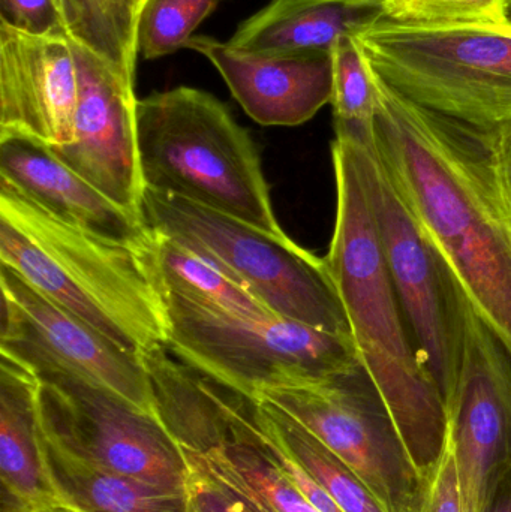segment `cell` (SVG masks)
<instances>
[{"label":"cell","instance_id":"603a6c76","mask_svg":"<svg viewBox=\"0 0 511 512\" xmlns=\"http://www.w3.org/2000/svg\"><path fill=\"white\" fill-rule=\"evenodd\" d=\"M333 57V122L335 138L374 147L377 96L371 71L354 36L336 44Z\"/></svg>","mask_w":511,"mask_h":512},{"label":"cell","instance_id":"5b68a950","mask_svg":"<svg viewBox=\"0 0 511 512\" xmlns=\"http://www.w3.org/2000/svg\"><path fill=\"white\" fill-rule=\"evenodd\" d=\"M369 69L420 110L511 135V26L425 27L378 21L354 36Z\"/></svg>","mask_w":511,"mask_h":512},{"label":"cell","instance_id":"7c38bea8","mask_svg":"<svg viewBox=\"0 0 511 512\" xmlns=\"http://www.w3.org/2000/svg\"><path fill=\"white\" fill-rule=\"evenodd\" d=\"M461 316V370L447 420L465 512H483L511 468V355L464 292Z\"/></svg>","mask_w":511,"mask_h":512},{"label":"cell","instance_id":"7402d4cb","mask_svg":"<svg viewBox=\"0 0 511 512\" xmlns=\"http://www.w3.org/2000/svg\"><path fill=\"white\" fill-rule=\"evenodd\" d=\"M255 421L293 456L344 512H389L365 481L320 439L270 400H252Z\"/></svg>","mask_w":511,"mask_h":512},{"label":"cell","instance_id":"4dcf8cb0","mask_svg":"<svg viewBox=\"0 0 511 512\" xmlns=\"http://www.w3.org/2000/svg\"><path fill=\"white\" fill-rule=\"evenodd\" d=\"M483 512H511V468L492 490Z\"/></svg>","mask_w":511,"mask_h":512},{"label":"cell","instance_id":"e575fe53","mask_svg":"<svg viewBox=\"0 0 511 512\" xmlns=\"http://www.w3.org/2000/svg\"><path fill=\"white\" fill-rule=\"evenodd\" d=\"M140 2H141V8H143L144 2H146V0H140Z\"/></svg>","mask_w":511,"mask_h":512},{"label":"cell","instance_id":"9a60e30c","mask_svg":"<svg viewBox=\"0 0 511 512\" xmlns=\"http://www.w3.org/2000/svg\"><path fill=\"white\" fill-rule=\"evenodd\" d=\"M186 48L218 69L234 99L260 125H303L332 102V54L254 53L210 36H194Z\"/></svg>","mask_w":511,"mask_h":512},{"label":"cell","instance_id":"ba28073f","mask_svg":"<svg viewBox=\"0 0 511 512\" xmlns=\"http://www.w3.org/2000/svg\"><path fill=\"white\" fill-rule=\"evenodd\" d=\"M351 144L405 321L423 363L447 403L455 393L461 370V286L399 198L374 147Z\"/></svg>","mask_w":511,"mask_h":512},{"label":"cell","instance_id":"52a82bcc","mask_svg":"<svg viewBox=\"0 0 511 512\" xmlns=\"http://www.w3.org/2000/svg\"><path fill=\"white\" fill-rule=\"evenodd\" d=\"M147 227L188 246L245 286L275 315L351 336L326 259L288 237L174 195L144 191Z\"/></svg>","mask_w":511,"mask_h":512},{"label":"cell","instance_id":"ffe728a7","mask_svg":"<svg viewBox=\"0 0 511 512\" xmlns=\"http://www.w3.org/2000/svg\"><path fill=\"white\" fill-rule=\"evenodd\" d=\"M45 475L56 495L83 512H188L186 492L98 468L51 438L38 420Z\"/></svg>","mask_w":511,"mask_h":512},{"label":"cell","instance_id":"6da1fadb","mask_svg":"<svg viewBox=\"0 0 511 512\" xmlns=\"http://www.w3.org/2000/svg\"><path fill=\"white\" fill-rule=\"evenodd\" d=\"M371 75L377 96L374 150L381 167L465 297L511 355L506 138L420 110Z\"/></svg>","mask_w":511,"mask_h":512},{"label":"cell","instance_id":"836d02e7","mask_svg":"<svg viewBox=\"0 0 511 512\" xmlns=\"http://www.w3.org/2000/svg\"><path fill=\"white\" fill-rule=\"evenodd\" d=\"M509 18H510V23H511V0H510V3H509Z\"/></svg>","mask_w":511,"mask_h":512},{"label":"cell","instance_id":"4316f807","mask_svg":"<svg viewBox=\"0 0 511 512\" xmlns=\"http://www.w3.org/2000/svg\"><path fill=\"white\" fill-rule=\"evenodd\" d=\"M180 448L188 463V512H255L239 493L234 492L204 465L197 453L182 445Z\"/></svg>","mask_w":511,"mask_h":512},{"label":"cell","instance_id":"7a4b0ae2","mask_svg":"<svg viewBox=\"0 0 511 512\" xmlns=\"http://www.w3.org/2000/svg\"><path fill=\"white\" fill-rule=\"evenodd\" d=\"M332 164L336 215L324 256L327 270L360 363L380 391L428 487L446 447V402L417 351L390 280L353 144L335 138Z\"/></svg>","mask_w":511,"mask_h":512},{"label":"cell","instance_id":"cb8c5ba5","mask_svg":"<svg viewBox=\"0 0 511 512\" xmlns=\"http://www.w3.org/2000/svg\"><path fill=\"white\" fill-rule=\"evenodd\" d=\"M80 6L83 26L78 44L101 56L135 84L140 0H80Z\"/></svg>","mask_w":511,"mask_h":512},{"label":"cell","instance_id":"ac0fdd59","mask_svg":"<svg viewBox=\"0 0 511 512\" xmlns=\"http://www.w3.org/2000/svg\"><path fill=\"white\" fill-rule=\"evenodd\" d=\"M386 18L384 0H272L228 44L254 53H329Z\"/></svg>","mask_w":511,"mask_h":512},{"label":"cell","instance_id":"2e32d148","mask_svg":"<svg viewBox=\"0 0 511 512\" xmlns=\"http://www.w3.org/2000/svg\"><path fill=\"white\" fill-rule=\"evenodd\" d=\"M0 180L51 215L111 242L143 251L153 231L75 173L44 144L0 138Z\"/></svg>","mask_w":511,"mask_h":512},{"label":"cell","instance_id":"5bb4252c","mask_svg":"<svg viewBox=\"0 0 511 512\" xmlns=\"http://www.w3.org/2000/svg\"><path fill=\"white\" fill-rule=\"evenodd\" d=\"M77 65L66 32L36 35L0 21V138L50 149L72 141Z\"/></svg>","mask_w":511,"mask_h":512},{"label":"cell","instance_id":"f546056e","mask_svg":"<svg viewBox=\"0 0 511 512\" xmlns=\"http://www.w3.org/2000/svg\"><path fill=\"white\" fill-rule=\"evenodd\" d=\"M60 14H62L63 23H65L66 32L72 41L78 42L81 38V6L80 0H54Z\"/></svg>","mask_w":511,"mask_h":512},{"label":"cell","instance_id":"d6a6232c","mask_svg":"<svg viewBox=\"0 0 511 512\" xmlns=\"http://www.w3.org/2000/svg\"><path fill=\"white\" fill-rule=\"evenodd\" d=\"M506 161L507 170H509V177L511 182V135L509 138H506Z\"/></svg>","mask_w":511,"mask_h":512},{"label":"cell","instance_id":"83f0119b","mask_svg":"<svg viewBox=\"0 0 511 512\" xmlns=\"http://www.w3.org/2000/svg\"><path fill=\"white\" fill-rule=\"evenodd\" d=\"M0 21L36 35L66 32L54 0H0Z\"/></svg>","mask_w":511,"mask_h":512},{"label":"cell","instance_id":"e0dca14e","mask_svg":"<svg viewBox=\"0 0 511 512\" xmlns=\"http://www.w3.org/2000/svg\"><path fill=\"white\" fill-rule=\"evenodd\" d=\"M194 453L255 512H321L273 465L258 441L252 400L215 385Z\"/></svg>","mask_w":511,"mask_h":512},{"label":"cell","instance_id":"8fae6325","mask_svg":"<svg viewBox=\"0 0 511 512\" xmlns=\"http://www.w3.org/2000/svg\"><path fill=\"white\" fill-rule=\"evenodd\" d=\"M0 286V354L14 358L32 372L72 373L158 417L152 382L141 355L126 351L48 300L5 265H0Z\"/></svg>","mask_w":511,"mask_h":512},{"label":"cell","instance_id":"484cf974","mask_svg":"<svg viewBox=\"0 0 511 512\" xmlns=\"http://www.w3.org/2000/svg\"><path fill=\"white\" fill-rule=\"evenodd\" d=\"M510 0H384L387 20L425 27H507Z\"/></svg>","mask_w":511,"mask_h":512},{"label":"cell","instance_id":"30bf717a","mask_svg":"<svg viewBox=\"0 0 511 512\" xmlns=\"http://www.w3.org/2000/svg\"><path fill=\"white\" fill-rule=\"evenodd\" d=\"M42 429L80 459L165 489L186 492L188 463L155 415L62 370H39Z\"/></svg>","mask_w":511,"mask_h":512},{"label":"cell","instance_id":"f1b7e54d","mask_svg":"<svg viewBox=\"0 0 511 512\" xmlns=\"http://www.w3.org/2000/svg\"><path fill=\"white\" fill-rule=\"evenodd\" d=\"M423 512H465L455 447L449 432L443 456L426 492Z\"/></svg>","mask_w":511,"mask_h":512},{"label":"cell","instance_id":"d6986e66","mask_svg":"<svg viewBox=\"0 0 511 512\" xmlns=\"http://www.w3.org/2000/svg\"><path fill=\"white\" fill-rule=\"evenodd\" d=\"M38 376L0 354V480L2 512L66 504L45 475L39 450Z\"/></svg>","mask_w":511,"mask_h":512},{"label":"cell","instance_id":"3957f363","mask_svg":"<svg viewBox=\"0 0 511 512\" xmlns=\"http://www.w3.org/2000/svg\"><path fill=\"white\" fill-rule=\"evenodd\" d=\"M0 262L126 351L167 346L164 295L143 252L62 221L3 180Z\"/></svg>","mask_w":511,"mask_h":512},{"label":"cell","instance_id":"d4e9b609","mask_svg":"<svg viewBox=\"0 0 511 512\" xmlns=\"http://www.w3.org/2000/svg\"><path fill=\"white\" fill-rule=\"evenodd\" d=\"M224 0H146L137 24V51L155 60L186 48Z\"/></svg>","mask_w":511,"mask_h":512},{"label":"cell","instance_id":"4fadbf2b","mask_svg":"<svg viewBox=\"0 0 511 512\" xmlns=\"http://www.w3.org/2000/svg\"><path fill=\"white\" fill-rule=\"evenodd\" d=\"M72 50L78 77L72 141L51 150L105 197L143 219L135 84L84 45L72 41Z\"/></svg>","mask_w":511,"mask_h":512},{"label":"cell","instance_id":"44dd1931","mask_svg":"<svg viewBox=\"0 0 511 512\" xmlns=\"http://www.w3.org/2000/svg\"><path fill=\"white\" fill-rule=\"evenodd\" d=\"M141 252L162 295L240 318L275 316L218 265L165 234L153 231L152 240Z\"/></svg>","mask_w":511,"mask_h":512},{"label":"cell","instance_id":"8992f818","mask_svg":"<svg viewBox=\"0 0 511 512\" xmlns=\"http://www.w3.org/2000/svg\"><path fill=\"white\" fill-rule=\"evenodd\" d=\"M167 349L227 390L258 399L360 366L353 337L282 316L240 318L164 295Z\"/></svg>","mask_w":511,"mask_h":512},{"label":"cell","instance_id":"277c9868","mask_svg":"<svg viewBox=\"0 0 511 512\" xmlns=\"http://www.w3.org/2000/svg\"><path fill=\"white\" fill-rule=\"evenodd\" d=\"M137 138L147 189L288 237L254 140L212 93L180 86L138 99Z\"/></svg>","mask_w":511,"mask_h":512},{"label":"cell","instance_id":"9c48e42d","mask_svg":"<svg viewBox=\"0 0 511 512\" xmlns=\"http://www.w3.org/2000/svg\"><path fill=\"white\" fill-rule=\"evenodd\" d=\"M260 397L320 439L365 481L387 511L423 512L428 487L362 364L315 384Z\"/></svg>","mask_w":511,"mask_h":512},{"label":"cell","instance_id":"1f68e13d","mask_svg":"<svg viewBox=\"0 0 511 512\" xmlns=\"http://www.w3.org/2000/svg\"><path fill=\"white\" fill-rule=\"evenodd\" d=\"M30 512H83L78 508L72 507L69 504L53 505V507L42 508V510L30 511Z\"/></svg>","mask_w":511,"mask_h":512}]
</instances>
